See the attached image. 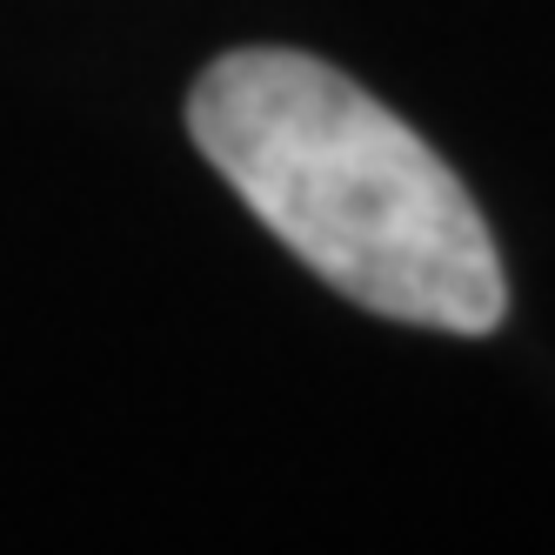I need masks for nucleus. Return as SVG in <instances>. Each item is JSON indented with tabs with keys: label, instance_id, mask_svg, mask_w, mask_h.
<instances>
[{
	"label": "nucleus",
	"instance_id": "f257e3e1",
	"mask_svg": "<svg viewBox=\"0 0 555 555\" xmlns=\"http://www.w3.org/2000/svg\"><path fill=\"white\" fill-rule=\"evenodd\" d=\"M188 134L255 221L369 314L495 335L502 248L402 114L295 48H234L188 94Z\"/></svg>",
	"mask_w": 555,
	"mask_h": 555
}]
</instances>
